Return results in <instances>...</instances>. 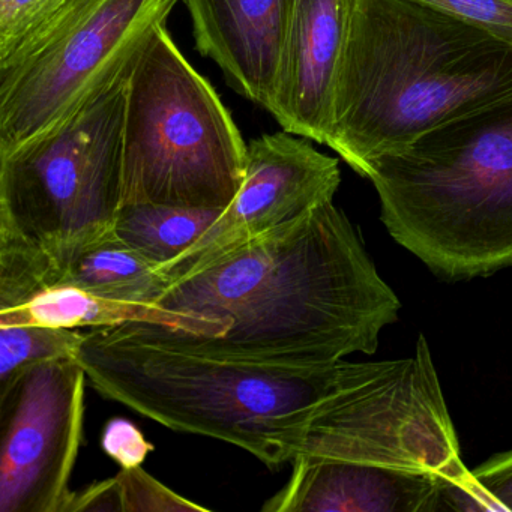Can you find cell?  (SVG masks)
<instances>
[{"mask_svg":"<svg viewBox=\"0 0 512 512\" xmlns=\"http://www.w3.org/2000/svg\"><path fill=\"white\" fill-rule=\"evenodd\" d=\"M158 304L226 323L193 335L208 349L307 364L373 355L401 307L334 200L172 281Z\"/></svg>","mask_w":512,"mask_h":512,"instance_id":"6da1fadb","label":"cell"},{"mask_svg":"<svg viewBox=\"0 0 512 512\" xmlns=\"http://www.w3.org/2000/svg\"><path fill=\"white\" fill-rule=\"evenodd\" d=\"M76 359L104 398L170 430L238 446L272 469L296 457L329 401L389 364L232 355L187 332L139 322L91 328Z\"/></svg>","mask_w":512,"mask_h":512,"instance_id":"7a4b0ae2","label":"cell"},{"mask_svg":"<svg viewBox=\"0 0 512 512\" xmlns=\"http://www.w3.org/2000/svg\"><path fill=\"white\" fill-rule=\"evenodd\" d=\"M512 94V40L421 0H350L326 146L371 158Z\"/></svg>","mask_w":512,"mask_h":512,"instance_id":"3957f363","label":"cell"},{"mask_svg":"<svg viewBox=\"0 0 512 512\" xmlns=\"http://www.w3.org/2000/svg\"><path fill=\"white\" fill-rule=\"evenodd\" d=\"M382 221L446 278L512 265V94L425 131L364 164Z\"/></svg>","mask_w":512,"mask_h":512,"instance_id":"277c9868","label":"cell"},{"mask_svg":"<svg viewBox=\"0 0 512 512\" xmlns=\"http://www.w3.org/2000/svg\"><path fill=\"white\" fill-rule=\"evenodd\" d=\"M133 64L79 109L0 154V239L49 257L59 280L74 256L115 233Z\"/></svg>","mask_w":512,"mask_h":512,"instance_id":"5b68a950","label":"cell"},{"mask_svg":"<svg viewBox=\"0 0 512 512\" xmlns=\"http://www.w3.org/2000/svg\"><path fill=\"white\" fill-rule=\"evenodd\" d=\"M248 145L211 83L155 29L128 79L124 205L226 209L241 188Z\"/></svg>","mask_w":512,"mask_h":512,"instance_id":"8992f818","label":"cell"},{"mask_svg":"<svg viewBox=\"0 0 512 512\" xmlns=\"http://www.w3.org/2000/svg\"><path fill=\"white\" fill-rule=\"evenodd\" d=\"M178 0H86L0 68V154L79 109L127 70Z\"/></svg>","mask_w":512,"mask_h":512,"instance_id":"52a82bcc","label":"cell"},{"mask_svg":"<svg viewBox=\"0 0 512 512\" xmlns=\"http://www.w3.org/2000/svg\"><path fill=\"white\" fill-rule=\"evenodd\" d=\"M88 377L76 358L32 365L0 389V512H68Z\"/></svg>","mask_w":512,"mask_h":512,"instance_id":"ba28073f","label":"cell"},{"mask_svg":"<svg viewBox=\"0 0 512 512\" xmlns=\"http://www.w3.org/2000/svg\"><path fill=\"white\" fill-rule=\"evenodd\" d=\"M338 160L322 154L289 131L248 143L244 181L223 214L175 262L160 268L178 280L220 254L263 235L320 203L340 187Z\"/></svg>","mask_w":512,"mask_h":512,"instance_id":"9c48e42d","label":"cell"},{"mask_svg":"<svg viewBox=\"0 0 512 512\" xmlns=\"http://www.w3.org/2000/svg\"><path fill=\"white\" fill-rule=\"evenodd\" d=\"M292 478L265 512H436L454 488L439 473L337 458H293Z\"/></svg>","mask_w":512,"mask_h":512,"instance_id":"30bf717a","label":"cell"},{"mask_svg":"<svg viewBox=\"0 0 512 512\" xmlns=\"http://www.w3.org/2000/svg\"><path fill=\"white\" fill-rule=\"evenodd\" d=\"M350 0H293L268 112L284 131L326 145Z\"/></svg>","mask_w":512,"mask_h":512,"instance_id":"8fae6325","label":"cell"},{"mask_svg":"<svg viewBox=\"0 0 512 512\" xmlns=\"http://www.w3.org/2000/svg\"><path fill=\"white\" fill-rule=\"evenodd\" d=\"M197 49L238 94L269 110L293 0H185Z\"/></svg>","mask_w":512,"mask_h":512,"instance_id":"7c38bea8","label":"cell"},{"mask_svg":"<svg viewBox=\"0 0 512 512\" xmlns=\"http://www.w3.org/2000/svg\"><path fill=\"white\" fill-rule=\"evenodd\" d=\"M149 323L203 338H221L227 325L211 317L170 310L160 304L104 298L76 287H53L28 304L0 311V326L46 325L64 328H106Z\"/></svg>","mask_w":512,"mask_h":512,"instance_id":"4fadbf2b","label":"cell"},{"mask_svg":"<svg viewBox=\"0 0 512 512\" xmlns=\"http://www.w3.org/2000/svg\"><path fill=\"white\" fill-rule=\"evenodd\" d=\"M169 284L160 265L113 233L74 256L56 287H76L104 298L158 304Z\"/></svg>","mask_w":512,"mask_h":512,"instance_id":"5bb4252c","label":"cell"},{"mask_svg":"<svg viewBox=\"0 0 512 512\" xmlns=\"http://www.w3.org/2000/svg\"><path fill=\"white\" fill-rule=\"evenodd\" d=\"M223 211L163 203L122 205L115 233L122 242L164 268L196 244Z\"/></svg>","mask_w":512,"mask_h":512,"instance_id":"9a60e30c","label":"cell"},{"mask_svg":"<svg viewBox=\"0 0 512 512\" xmlns=\"http://www.w3.org/2000/svg\"><path fill=\"white\" fill-rule=\"evenodd\" d=\"M86 340L82 328L64 326H0V389L32 365L76 358Z\"/></svg>","mask_w":512,"mask_h":512,"instance_id":"2e32d148","label":"cell"},{"mask_svg":"<svg viewBox=\"0 0 512 512\" xmlns=\"http://www.w3.org/2000/svg\"><path fill=\"white\" fill-rule=\"evenodd\" d=\"M86 0H0V68L19 58Z\"/></svg>","mask_w":512,"mask_h":512,"instance_id":"e0dca14e","label":"cell"},{"mask_svg":"<svg viewBox=\"0 0 512 512\" xmlns=\"http://www.w3.org/2000/svg\"><path fill=\"white\" fill-rule=\"evenodd\" d=\"M121 512L209 511L161 484L142 466L121 469L115 476Z\"/></svg>","mask_w":512,"mask_h":512,"instance_id":"ac0fdd59","label":"cell"},{"mask_svg":"<svg viewBox=\"0 0 512 512\" xmlns=\"http://www.w3.org/2000/svg\"><path fill=\"white\" fill-rule=\"evenodd\" d=\"M421 2L512 40V0H421Z\"/></svg>","mask_w":512,"mask_h":512,"instance_id":"d6986e66","label":"cell"},{"mask_svg":"<svg viewBox=\"0 0 512 512\" xmlns=\"http://www.w3.org/2000/svg\"><path fill=\"white\" fill-rule=\"evenodd\" d=\"M103 449L121 469H128L142 466L143 461L154 451V445L145 439L133 422L115 418L107 422L104 428Z\"/></svg>","mask_w":512,"mask_h":512,"instance_id":"ffe728a7","label":"cell"},{"mask_svg":"<svg viewBox=\"0 0 512 512\" xmlns=\"http://www.w3.org/2000/svg\"><path fill=\"white\" fill-rule=\"evenodd\" d=\"M479 484L502 506L503 512H512V451L496 455L473 470Z\"/></svg>","mask_w":512,"mask_h":512,"instance_id":"44dd1931","label":"cell"},{"mask_svg":"<svg viewBox=\"0 0 512 512\" xmlns=\"http://www.w3.org/2000/svg\"><path fill=\"white\" fill-rule=\"evenodd\" d=\"M121 512L118 484L115 478L94 482L85 490L74 493L68 512Z\"/></svg>","mask_w":512,"mask_h":512,"instance_id":"7402d4cb","label":"cell"}]
</instances>
